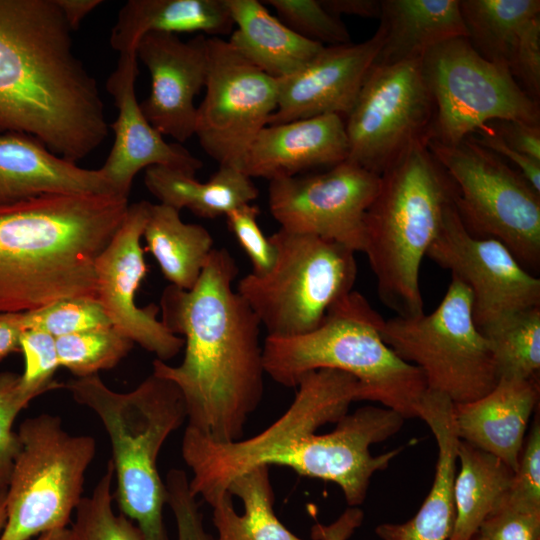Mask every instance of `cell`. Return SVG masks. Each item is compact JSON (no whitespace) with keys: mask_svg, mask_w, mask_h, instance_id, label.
Listing matches in <instances>:
<instances>
[{"mask_svg":"<svg viewBox=\"0 0 540 540\" xmlns=\"http://www.w3.org/2000/svg\"><path fill=\"white\" fill-rule=\"evenodd\" d=\"M238 271L227 249L214 248L191 290H163L160 320L184 339V357L177 366L152 363L180 390L187 426L218 442L241 439L264 393L261 323L232 287Z\"/></svg>","mask_w":540,"mask_h":540,"instance_id":"7a4b0ae2","label":"cell"},{"mask_svg":"<svg viewBox=\"0 0 540 540\" xmlns=\"http://www.w3.org/2000/svg\"><path fill=\"white\" fill-rule=\"evenodd\" d=\"M233 28L226 0H129L119 10L110 45L119 54L130 53L148 33L220 37Z\"/></svg>","mask_w":540,"mask_h":540,"instance_id":"484cf974","label":"cell"},{"mask_svg":"<svg viewBox=\"0 0 540 540\" xmlns=\"http://www.w3.org/2000/svg\"><path fill=\"white\" fill-rule=\"evenodd\" d=\"M26 329L57 338L93 328L110 326L101 305L93 298H69L24 313Z\"/></svg>","mask_w":540,"mask_h":540,"instance_id":"d590c367","label":"cell"},{"mask_svg":"<svg viewBox=\"0 0 540 540\" xmlns=\"http://www.w3.org/2000/svg\"><path fill=\"white\" fill-rule=\"evenodd\" d=\"M383 43L372 66L420 59L444 41L467 37L459 0H381Z\"/></svg>","mask_w":540,"mask_h":540,"instance_id":"d4e9b609","label":"cell"},{"mask_svg":"<svg viewBox=\"0 0 540 540\" xmlns=\"http://www.w3.org/2000/svg\"><path fill=\"white\" fill-rule=\"evenodd\" d=\"M149 71L151 87L140 103L149 123L161 134L182 143L195 134V97L204 88L208 69V37L187 41L178 35L148 33L136 47Z\"/></svg>","mask_w":540,"mask_h":540,"instance_id":"ac0fdd59","label":"cell"},{"mask_svg":"<svg viewBox=\"0 0 540 540\" xmlns=\"http://www.w3.org/2000/svg\"><path fill=\"white\" fill-rule=\"evenodd\" d=\"M381 176L345 160L318 174L269 181L268 206L280 229L363 252L365 215Z\"/></svg>","mask_w":540,"mask_h":540,"instance_id":"9a60e30c","label":"cell"},{"mask_svg":"<svg viewBox=\"0 0 540 540\" xmlns=\"http://www.w3.org/2000/svg\"><path fill=\"white\" fill-rule=\"evenodd\" d=\"M420 64L434 105L427 141L456 145L492 121L540 124L539 101L508 68L478 54L466 37L428 49Z\"/></svg>","mask_w":540,"mask_h":540,"instance_id":"7c38bea8","label":"cell"},{"mask_svg":"<svg viewBox=\"0 0 540 540\" xmlns=\"http://www.w3.org/2000/svg\"><path fill=\"white\" fill-rule=\"evenodd\" d=\"M382 43L383 31L378 27L363 42L325 46L298 72L278 80L277 109L269 124L330 114L345 119Z\"/></svg>","mask_w":540,"mask_h":540,"instance_id":"d6986e66","label":"cell"},{"mask_svg":"<svg viewBox=\"0 0 540 540\" xmlns=\"http://www.w3.org/2000/svg\"><path fill=\"white\" fill-rule=\"evenodd\" d=\"M420 61L371 67L344 119L348 161L381 176L413 143L427 141L434 105Z\"/></svg>","mask_w":540,"mask_h":540,"instance_id":"4fadbf2b","label":"cell"},{"mask_svg":"<svg viewBox=\"0 0 540 540\" xmlns=\"http://www.w3.org/2000/svg\"><path fill=\"white\" fill-rule=\"evenodd\" d=\"M36 540H74L71 528H59L37 536Z\"/></svg>","mask_w":540,"mask_h":540,"instance_id":"f907efd6","label":"cell"},{"mask_svg":"<svg viewBox=\"0 0 540 540\" xmlns=\"http://www.w3.org/2000/svg\"><path fill=\"white\" fill-rule=\"evenodd\" d=\"M166 503L170 506L177 525V540H214L205 531L200 506L189 488L183 470L171 469L165 481Z\"/></svg>","mask_w":540,"mask_h":540,"instance_id":"60d3db41","label":"cell"},{"mask_svg":"<svg viewBox=\"0 0 540 540\" xmlns=\"http://www.w3.org/2000/svg\"><path fill=\"white\" fill-rule=\"evenodd\" d=\"M114 468L107 463L92 494L82 497L71 527L74 540H146L139 527L124 514L116 515L112 507Z\"/></svg>","mask_w":540,"mask_h":540,"instance_id":"836d02e7","label":"cell"},{"mask_svg":"<svg viewBox=\"0 0 540 540\" xmlns=\"http://www.w3.org/2000/svg\"><path fill=\"white\" fill-rule=\"evenodd\" d=\"M16 433L0 540H29L67 527L96 452L93 437L68 433L60 417L47 413L23 420Z\"/></svg>","mask_w":540,"mask_h":540,"instance_id":"9c48e42d","label":"cell"},{"mask_svg":"<svg viewBox=\"0 0 540 540\" xmlns=\"http://www.w3.org/2000/svg\"><path fill=\"white\" fill-rule=\"evenodd\" d=\"M456 187L425 140L382 175L365 215L366 254L381 302L399 317L422 314L421 262L440 233Z\"/></svg>","mask_w":540,"mask_h":540,"instance_id":"5b68a950","label":"cell"},{"mask_svg":"<svg viewBox=\"0 0 540 540\" xmlns=\"http://www.w3.org/2000/svg\"><path fill=\"white\" fill-rule=\"evenodd\" d=\"M453 484L454 524L448 540H471L507 494L514 471L496 456L459 440Z\"/></svg>","mask_w":540,"mask_h":540,"instance_id":"f546056e","label":"cell"},{"mask_svg":"<svg viewBox=\"0 0 540 540\" xmlns=\"http://www.w3.org/2000/svg\"><path fill=\"white\" fill-rule=\"evenodd\" d=\"M482 333L499 379L539 377L540 306L519 311Z\"/></svg>","mask_w":540,"mask_h":540,"instance_id":"1f68e13d","label":"cell"},{"mask_svg":"<svg viewBox=\"0 0 540 540\" xmlns=\"http://www.w3.org/2000/svg\"><path fill=\"white\" fill-rule=\"evenodd\" d=\"M478 532L487 540H540V509L501 501Z\"/></svg>","mask_w":540,"mask_h":540,"instance_id":"b9f144b4","label":"cell"},{"mask_svg":"<svg viewBox=\"0 0 540 540\" xmlns=\"http://www.w3.org/2000/svg\"><path fill=\"white\" fill-rule=\"evenodd\" d=\"M259 208L253 203L244 204L226 214V222L252 264L256 275L266 273L273 265L275 250L258 225Z\"/></svg>","mask_w":540,"mask_h":540,"instance_id":"f35d334b","label":"cell"},{"mask_svg":"<svg viewBox=\"0 0 540 540\" xmlns=\"http://www.w3.org/2000/svg\"><path fill=\"white\" fill-rule=\"evenodd\" d=\"M148 206V201L129 204L121 226L97 257V301L115 329L166 362L184 348V339L157 318L159 306L136 304V293L147 273L141 238Z\"/></svg>","mask_w":540,"mask_h":540,"instance_id":"e0dca14e","label":"cell"},{"mask_svg":"<svg viewBox=\"0 0 540 540\" xmlns=\"http://www.w3.org/2000/svg\"><path fill=\"white\" fill-rule=\"evenodd\" d=\"M296 389L284 414L251 438L218 442L186 427L181 453L192 471L189 488L195 497L211 505L237 476L276 465L337 484L350 507L364 502L371 477L391 462L387 452H370L371 445L390 437L388 419L371 405L348 414L360 389L357 379L345 372H308Z\"/></svg>","mask_w":540,"mask_h":540,"instance_id":"6da1fadb","label":"cell"},{"mask_svg":"<svg viewBox=\"0 0 540 540\" xmlns=\"http://www.w3.org/2000/svg\"><path fill=\"white\" fill-rule=\"evenodd\" d=\"M6 521V489H0V533Z\"/></svg>","mask_w":540,"mask_h":540,"instance_id":"816d5d0a","label":"cell"},{"mask_svg":"<svg viewBox=\"0 0 540 540\" xmlns=\"http://www.w3.org/2000/svg\"><path fill=\"white\" fill-rule=\"evenodd\" d=\"M380 334L422 372L428 390L454 404L481 398L499 380L488 341L474 321L471 292L456 277L433 312L383 319Z\"/></svg>","mask_w":540,"mask_h":540,"instance_id":"30bf717a","label":"cell"},{"mask_svg":"<svg viewBox=\"0 0 540 540\" xmlns=\"http://www.w3.org/2000/svg\"><path fill=\"white\" fill-rule=\"evenodd\" d=\"M459 3L471 46L486 60L506 68L523 30L540 17L539 0H459Z\"/></svg>","mask_w":540,"mask_h":540,"instance_id":"4dcf8cb0","label":"cell"},{"mask_svg":"<svg viewBox=\"0 0 540 540\" xmlns=\"http://www.w3.org/2000/svg\"><path fill=\"white\" fill-rule=\"evenodd\" d=\"M59 366L76 378L114 368L134 343L112 325L55 338Z\"/></svg>","mask_w":540,"mask_h":540,"instance_id":"d6a6232c","label":"cell"},{"mask_svg":"<svg viewBox=\"0 0 540 540\" xmlns=\"http://www.w3.org/2000/svg\"><path fill=\"white\" fill-rule=\"evenodd\" d=\"M495 122L492 127L508 146L540 161V124L515 120Z\"/></svg>","mask_w":540,"mask_h":540,"instance_id":"f6af8a7d","label":"cell"},{"mask_svg":"<svg viewBox=\"0 0 540 540\" xmlns=\"http://www.w3.org/2000/svg\"><path fill=\"white\" fill-rule=\"evenodd\" d=\"M269 239L275 250L273 265L264 274L245 275L236 291L256 314L267 336L307 333L353 291L355 251L331 240L283 229Z\"/></svg>","mask_w":540,"mask_h":540,"instance_id":"ba28073f","label":"cell"},{"mask_svg":"<svg viewBox=\"0 0 540 540\" xmlns=\"http://www.w3.org/2000/svg\"><path fill=\"white\" fill-rule=\"evenodd\" d=\"M276 17L300 36L323 46L351 42V36L341 18L334 16L320 0H265Z\"/></svg>","mask_w":540,"mask_h":540,"instance_id":"e575fe53","label":"cell"},{"mask_svg":"<svg viewBox=\"0 0 540 540\" xmlns=\"http://www.w3.org/2000/svg\"><path fill=\"white\" fill-rule=\"evenodd\" d=\"M364 519L363 511L358 507H349L329 525L315 523L311 528L313 540H348Z\"/></svg>","mask_w":540,"mask_h":540,"instance_id":"bcb514c9","label":"cell"},{"mask_svg":"<svg viewBox=\"0 0 540 540\" xmlns=\"http://www.w3.org/2000/svg\"><path fill=\"white\" fill-rule=\"evenodd\" d=\"M71 32L56 0H0V133L31 135L76 163L109 126Z\"/></svg>","mask_w":540,"mask_h":540,"instance_id":"3957f363","label":"cell"},{"mask_svg":"<svg viewBox=\"0 0 540 540\" xmlns=\"http://www.w3.org/2000/svg\"><path fill=\"white\" fill-rule=\"evenodd\" d=\"M20 375L0 373V489H7L14 458L19 449L13 423L18 413L34 398L20 386Z\"/></svg>","mask_w":540,"mask_h":540,"instance_id":"74e56055","label":"cell"},{"mask_svg":"<svg viewBox=\"0 0 540 540\" xmlns=\"http://www.w3.org/2000/svg\"><path fill=\"white\" fill-rule=\"evenodd\" d=\"M227 491L210 505L218 540H303L274 513L268 466H257L237 476Z\"/></svg>","mask_w":540,"mask_h":540,"instance_id":"83f0119b","label":"cell"},{"mask_svg":"<svg viewBox=\"0 0 540 540\" xmlns=\"http://www.w3.org/2000/svg\"><path fill=\"white\" fill-rule=\"evenodd\" d=\"M142 237L170 285L191 290L212 252L213 238L200 224L185 223L180 211L149 202Z\"/></svg>","mask_w":540,"mask_h":540,"instance_id":"f1b7e54d","label":"cell"},{"mask_svg":"<svg viewBox=\"0 0 540 540\" xmlns=\"http://www.w3.org/2000/svg\"><path fill=\"white\" fill-rule=\"evenodd\" d=\"M426 255L468 287L481 332L519 311L540 306V279L498 240L472 235L455 201L447 208L442 229Z\"/></svg>","mask_w":540,"mask_h":540,"instance_id":"2e32d148","label":"cell"},{"mask_svg":"<svg viewBox=\"0 0 540 540\" xmlns=\"http://www.w3.org/2000/svg\"><path fill=\"white\" fill-rule=\"evenodd\" d=\"M144 184L159 203L208 219L226 216L258 197L252 179L232 166H219L206 182L180 170L151 166L145 171Z\"/></svg>","mask_w":540,"mask_h":540,"instance_id":"4316f807","label":"cell"},{"mask_svg":"<svg viewBox=\"0 0 540 540\" xmlns=\"http://www.w3.org/2000/svg\"><path fill=\"white\" fill-rule=\"evenodd\" d=\"M538 399L539 377L499 379L481 398L454 404L458 437L496 456L515 472Z\"/></svg>","mask_w":540,"mask_h":540,"instance_id":"603a6c76","label":"cell"},{"mask_svg":"<svg viewBox=\"0 0 540 540\" xmlns=\"http://www.w3.org/2000/svg\"><path fill=\"white\" fill-rule=\"evenodd\" d=\"M61 9L64 18L71 29L74 31L79 28L84 18L93 10L100 6L102 0H56Z\"/></svg>","mask_w":540,"mask_h":540,"instance_id":"681fc988","label":"cell"},{"mask_svg":"<svg viewBox=\"0 0 540 540\" xmlns=\"http://www.w3.org/2000/svg\"><path fill=\"white\" fill-rule=\"evenodd\" d=\"M234 27L228 42L254 66L275 80L287 78L325 47L287 27L262 1L226 0Z\"/></svg>","mask_w":540,"mask_h":540,"instance_id":"cb8c5ba5","label":"cell"},{"mask_svg":"<svg viewBox=\"0 0 540 540\" xmlns=\"http://www.w3.org/2000/svg\"><path fill=\"white\" fill-rule=\"evenodd\" d=\"M331 14L352 15L364 18H380L381 0H320Z\"/></svg>","mask_w":540,"mask_h":540,"instance_id":"c3c4849f","label":"cell"},{"mask_svg":"<svg viewBox=\"0 0 540 540\" xmlns=\"http://www.w3.org/2000/svg\"><path fill=\"white\" fill-rule=\"evenodd\" d=\"M204 89L194 135L219 166L240 169L251 143L277 109L278 81L245 59L228 40L208 37Z\"/></svg>","mask_w":540,"mask_h":540,"instance_id":"5bb4252c","label":"cell"},{"mask_svg":"<svg viewBox=\"0 0 540 540\" xmlns=\"http://www.w3.org/2000/svg\"><path fill=\"white\" fill-rule=\"evenodd\" d=\"M136 52L121 53L106 88L118 109L110 125L111 151L100 168L116 195L128 198L133 180L143 168L164 166L194 175L203 162L178 143H168L147 120L135 92L139 74Z\"/></svg>","mask_w":540,"mask_h":540,"instance_id":"ffe728a7","label":"cell"},{"mask_svg":"<svg viewBox=\"0 0 540 540\" xmlns=\"http://www.w3.org/2000/svg\"><path fill=\"white\" fill-rule=\"evenodd\" d=\"M348 158L345 120L330 114L269 124L248 148L240 170L251 179L272 181Z\"/></svg>","mask_w":540,"mask_h":540,"instance_id":"44dd1931","label":"cell"},{"mask_svg":"<svg viewBox=\"0 0 540 540\" xmlns=\"http://www.w3.org/2000/svg\"><path fill=\"white\" fill-rule=\"evenodd\" d=\"M468 137L500 158H506L513 163L517 171L540 193V161L508 146L490 124Z\"/></svg>","mask_w":540,"mask_h":540,"instance_id":"ee69618b","label":"cell"},{"mask_svg":"<svg viewBox=\"0 0 540 540\" xmlns=\"http://www.w3.org/2000/svg\"><path fill=\"white\" fill-rule=\"evenodd\" d=\"M63 387L97 415L110 438L122 514L146 540H169L162 514L166 488L157 460L164 442L187 419L178 387L153 373L125 393L110 389L98 374L71 379Z\"/></svg>","mask_w":540,"mask_h":540,"instance_id":"52a82bcc","label":"cell"},{"mask_svg":"<svg viewBox=\"0 0 540 540\" xmlns=\"http://www.w3.org/2000/svg\"><path fill=\"white\" fill-rule=\"evenodd\" d=\"M115 194H43L0 204V313L97 300L95 261L125 219Z\"/></svg>","mask_w":540,"mask_h":540,"instance_id":"277c9868","label":"cell"},{"mask_svg":"<svg viewBox=\"0 0 540 540\" xmlns=\"http://www.w3.org/2000/svg\"><path fill=\"white\" fill-rule=\"evenodd\" d=\"M471 540H487L484 536H482L479 532H477Z\"/></svg>","mask_w":540,"mask_h":540,"instance_id":"f5cc1de1","label":"cell"},{"mask_svg":"<svg viewBox=\"0 0 540 540\" xmlns=\"http://www.w3.org/2000/svg\"><path fill=\"white\" fill-rule=\"evenodd\" d=\"M382 316L356 291L335 303L315 329L291 337L266 336L265 374L296 388L308 372L332 369L355 377L359 400L377 402L405 419L418 418L427 391L422 372L382 339Z\"/></svg>","mask_w":540,"mask_h":540,"instance_id":"8992f818","label":"cell"},{"mask_svg":"<svg viewBox=\"0 0 540 540\" xmlns=\"http://www.w3.org/2000/svg\"><path fill=\"white\" fill-rule=\"evenodd\" d=\"M427 146L456 187L455 207L476 237L501 242L530 273L540 269V193L470 137Z\"/></svg>","mask_w":540,"mask_h":540,"instance_id":"8fae6325","label":"cell"},{"mask_svg":"<svg viewBox=\"0 0 540 540\" xmlns=\"http://www.w3.org/2000/svg\"><path fill=\"white\" fill-rule=\"evenodd\" d=\"M19 351L24 358L20 386L27 394L35 398L63 387L53 379L60 367L55 337L42 331L26 329L20 338Z\"/></svg>","mask_w":540,"mask_h":540,"instance_id":"8d00e7d4","label":"cell"},{"mask_svg":"<svg viewBox=\"0 0 540 540\" xmlns=\"http://www.w3.org/2000/svg\"><path fill=\"white\" fill-rule=\"evenodd\" d=\"M508 69L520 87L534 100L540 96V17L523 30Z\"/></svg>","mask_w":540,"mask_h":540,"instance_id":"7bdbcfd3","label":"cell"},{"mask_svg":"<svg viewBox=\"0 0 540 540\" xmlns=\"http://www.w3.org/2000/svg\"><path fill=\"white\" fill-rule=\"evenodd\" d=\"M508 504L540 509V423L534 420L524 440L518 467L510 488L503 498Z\"/></svg>","mask_w":540,"mask_h":540,"instance_id":"ab89813d","label":"cell"},{"mask_svg":"<svg viewBox=\"0 0 540 540\" xmlns=\"http://www.w3.org/2000/svg\"><path fill=\"white\" fill-rule=\"evenodd\" d=\"M24 313H0V361L19 351L20 338L26 330Z\"/></svg>","mask_w":540,"mask_h":540,"instance_id":"7dc6e473","label":"cell"},{"mask_svg":"<svg viewBox=\"0 0 540 540\" xmlns=\"http://www.w3.org/2000/svg\"><path fill=\"white\" fill-rule=\"evenodd\" d=\"M43 194L115 193L100 168L79 167L31 135L0 133V204Z\"/></svg>","mask_w":540,"mask_h":540,"instance_id":"7402d4cb","label":"cell"}]
</instances>
